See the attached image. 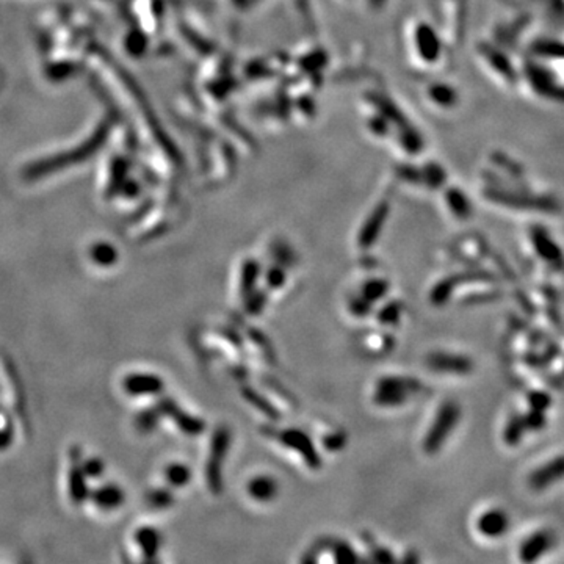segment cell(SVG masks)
<instances>
[{
  "label": "cell",
  "mask_w": 564,
  "mask_h": 564,
  "mask_svg": "<svg viewBox=\"0 0 564 564\" xmlns=\"http://www.w3.org/2000/svg\"><path fill=\"white\" fill-rule=\"evenodd\" d=\"M372 560L376 563H393L397 561V558L393 557V553L389 549H384V547L380 545H372Z\"/></svg>",
  "instance_id": "cell-39"
},
{
  "label": "cell",
  "mask_w": 564,
  "mask_h": 564,
  "mask_svg": "<svg viewBox=\"0 0 564 564\" xmlns=\"http://www.w3.org/2000/svg\"><path fill=\"white\" fill-rule=\"evenodd\" d=\"M8 444H10V433L0 430V448L6 447Z\"/></svg>",
  "instance_id": "cell-40"
},
{
  "label": "cell",
  "mask_w": 564,
  "mask_h": 564,
  "mask_svg": "<svg viewBox=\"0 0 564 564\" xmlns=\"http://www.w3.org/2000/svg\"><path fill=\"white\" fill-rule=\"evenodd\" d=\"M267 306V293L263 290H253L251 293L245 296V309L249 316H259Z\"/></svg>",
  "instance_id": "cell-29"
},
{
  "label": "cell",
  "mask_w": 564,
  "mask_h": 564,
  "mask_svg": "<svg viewBox=\"0 0 564 564\" xmlns=\"http://www.w3.org/2000/svg\"><path fill=\"white\" fill-rule=\"evenodd\" d=\"M261 276V263L256 259H246L241 265L240 270V293L241 296H248L256 290L257 281Z\"/></svg>",
  "instance_id": "cell-20"
},
{
  "label": "cell",
  "mask_w": 564,
  "mask_h": 564,
  "mask_svg": "<svg viewBox=\"0 0 564 564\" xmlns=\"http://www.w3.org/2000/svg\"><path fill=\"white\" fill-rule=\"evenodd\" d=\"M527 431H528V428H527V423H525V418H523V416H520V414L511 416L510 418H508L506 426L503 430L505 444L510 445V447L519 445Z\"/></svg>",
  "instance_id": "cell-21"
},
{
  "label": "cell",
  "mask_w": 564,
  "mask_h": 564,
  "mask_svg": "<svg viewBox=\"0 0 564 564\" xmlns=\"http://www.w3.org/2000/svg\"><path fill=\"white\" fill-rule=\"evenodd\" d=\"M416 41H417L418 54H421L425 60L434 61L438 59V55L440 52V44L430 27H418L416 34Z\"/></svg>",
  "instance_id": "cell-19"
},
{
  "label": "cell",
  "mask_w": 564,
  "mask_h": 564,
  "mask_svg": "<svg viewBox=\"0 0 564 564\" xmlns=\"http://www.w3.org/2000/svg\"><path fill=\"white\" fill-rule=\"evenodd\" d=\"M403 316V304L400 301H391L378 311L376 318L384 326H395L400 323Z\"/></svg>",
  "instance_id": "cell-26"
},
{
  "label": "cell",
  "mask_w": 564,
  "mask_h": 564,
  "mask_svg": "<svg viewBox=\"0 0 564 564\" xmlns=\"http://www.w3.org/2000/svg\"><path fill=\"white\" fill-rule=\"evenodd\" d=\"M123 389L132 397L160 395L165 391V381L156 373H131L124 378Z\"/></svg>",
  "instance_id": "cell-13"
},
{
  "label": "cell",
  "mask_w": 564,
  "mask_h": 564,
  "mask_svg": "<svg viewBox=\"0 0 564 564\" xmlns=\"http://www.w3.org/2000/svg\"><path fill=\"white\" fill-rule=\"evenodd\" d=\"M478 281L488 282V281H494V278L488 275L486 271H467V273H459V275L447 276L433 287L430 293V300L434 306L440 308V306L448 303L451 295L455 292V288L459 284H464V282H478Z\"/></svg>",
  "instance_id": "cell-7"
},
{
  "label": "cell",
  "mask_w": 564,
  "mask_h": 564,
  "mask_svg": "<svg viewBox=\"0 0 564 564\" xmlns=\"http://www.w3.org/2000/svg\"><path fill=\"white\" fill-rule=\"evenodd\" d=\"M426 367L436 373L469 375L473 372V361L465 354L434 351L426 358Z\"/></svg>",
  "instance_id": "cell-6"
},
{
  "label": "cell",
  "mask_w": 564,
  "mask_h": 564,
  "mask_svg": "<svg viewBox=\"0 0 564 564\" xmlns=\"http://www.w3.org/2000/svg\"><path fill=\"white\" fill-rule=\"evenodd\" d=\"M564 480V455L550 459L545 464L536 467V469L528 475V486L535 493H543L550 486Z\"/></svg>",
  "instance_id": "cell-10"
},
{
  "label": "cell",
  "mask_w": 564,
  "mask_h": 564,
  "mask_svg": "<svg viewBox=\"0 0 564 564\" xmlns=\"http://www.w3.org/2000/svg\"><path fill=\"white\" fill-rule=\"evenodd\" d=\"M135 541L140 545L144 558L156 560L160 545H162V536H160L158 530H156L154 527H141L136 530Z\"/></svg>",
  "instance_id": "cell-17"
},
{
  "label": "cell",
  "mask_w": 564,
  "mask_h": 564,
  "mask_svg": "<svg viewBox=\"0 0 564 564\" xmlns=\"http://www.w3.org/2000/svg\"><path fill=\"white\" fill-rule=\"evenodd\" d=\"M528 406H530V409L545 413V411L552 406L550 395L545 393V392H541V391L530 392L528 393Z\"/></svg>",
  "instance_id": "cell-35"
},
{
  "label": "cell",
  "mask_w": 564,
  "mask_h": 564,
  "mask_svg": "<svg viewBox=\"0 0 564 564\" xmlns=\"http://www.w3.org/2000/svg\"><path fill=\"white\" fill-rule=\"evenodd\" d=\"M241 397H243L253 408L261 411L263 416L271 418V421H281L282 416L279 413V409L273 405L267 397H263L259 391L249 388V386H243V388H241Z\"/></svg>",
  "instance_id": "cell-18"
},
{
  "label": "cell",
  "mask_w": 564,
  "mask_h": 564,
  "mask_svg": "<svg viewBox=\"0 0 564 564\" xmlns=\"http://www.w3.org/2000/svg\"><path fill=\"white\" fill-rule=\"evenodd\" d=\"M69 493L72 500L76 503H82L88 497L86 489V475L82 469H72L69 473Z\"/></svg>",
  "instance_id": "cell-25"
},
{
  "label": "cell",
  "mask_w": 564,
  "mask_h": 564,
  "mask_svg": "<svg viewBox=\"0 0 564 564\" xmlns=\"http://www.w3.org/2000/svg\"><path fill=\"white\" fill-rule=\"evenodd\" d=\"M333 555H334V561H337V563L350 564V563L361 561L356 550H354L353 547L348 543H345V541H338V543L334 544Z\"/></svg>",
  "instance_id": "cell-30"
},
{
  "label": "cell",
  "mask_w": 564,
  "mask_h": 564,
  "mask_svg": "<svg viewBox=\"0 0 564 564\" xmlns=\"http://www.w3.org/2000/svg\"><path fill=\"white\" fill-rule=\"evenodd\" d=\"M273 436H275L284 447L296 451V453L304 459V463L309 469L312 470L321 469V463L323 461H321L318 450L316 444L312 442V439L309 438L308 433H304L303 430L298 428H286L276 431Z\"/></svg>",
  "instance_id": "cell-4"
},
{
  "label": "cell",
  "mask_w": 564,
  "mask_h": 564,
  "mask_svg": "<svg viewBox=\"0 0 564 564\" xmlns=\"http://www.w3.org/2000/svg\"><path fill=\"white\" fill-rule=\"evenodd\" d=\"M158 411L162 413V416L171 418L176 423L177 428H179L183 434L187 436H199L206 431V422L203 418L191 416L187 411H183L173 398H163L158 403Z\"/></svg>",
  "instance_id": "cell-5"
},
{
  "label": "cell",
  "mask_w": 564,
  "mask_h": 564,
  "mask_svg": "<svg viewBox=\"0 0 564 564\" xmlns=\"http://www.w3.org/2000/svg\"><path fill=\"white\" fill-rule=\"evenodd\" d=\"M246 493L256 502L268 503L278 497L279 483L271 475H256L254 478L248 481Z\"/></svg>",
  "instance_id": "cell-15"
},
{
  "label": "cell",
  "mask_w": 564,
  "mask_h": 564,
  "mask_svg": "<svg viewBox=\"0 0 564 564\" xmlns=\"http://www.w3.org/2000/svg\"><path fill=\"white\" fill-rule=\"evenodd\" d=\"M389 288H391V284L386 279H380V278L368 279L364 282V284H362L361 295L364 296L367 301L375 304L378 301H381L383 298L389 293Z\"/></svg>",
  "instance_id": "cell-23"
},
{
  "label": "cell",
  "mask_w": 564,
  "mask_h": 564,
  "mask_svg": "<svg viewBox=\"0 0 564 564\" xmlns=\"http://www.w3.org/2000/svg\"><path fill=\"white\" fill-rule=\"evenodd\" d=\"M461 406L453 400H447L438 408L428 433L423 438V451L426 455H436L445 445L450 434L456 430L461 421Z\"/></svg>",
  "instance_id": "cell-1"
},
{
  "label": "cell",
  "mask_w": 564,
  "mask_h": 564,
  "mask_svg": "<svg viewBox=\"0 0 564 564\" xmlns=\"http://www.w3.org/2000/svg\"><path fill=\"white\" fill-rule=\"evenodd\" d=\"M511 528L510 515L502 508H490L477 519V530L481 536L497 539L505 536Z\"/></svg>",
  "instance_id": "cell-12"
},
{
  "label": "cell",
  "mask_w": 564,
  "mask_h": 564,
  "mask_svg": "<svg viewBox=\"0 0 564 564\" xmlns=\"http://www.w3.org/2000/svg\"><path fill=\"white\" fill-rule=\"evenodd\" d=\"M232 444L231 430L226 426H220L212 434L211 447H208V458L206 464V483L208 490L213 495L223 493V463L228 458L229 448Z\"/></svg>",
  "instance_id": "cell-3"
},
{
  "label": "cell",
  "mask_w": 564,
  "mask_h": 564,
  "mask_svg": "<svg viewBox=\"0 0 564 564\" xmlns=\"http://www.w3.org/2000/svg\"><path fill=\"white\" fill-rule=\"evenodd\" d=\"M323 447L328 451H338L342 450L346 445V434L342 431H334V433H329L323 438Z\"/></svg>",
  "instance_id": "cell-36"
},
{
  "label": "cell",
  "mask_w": 564,
  "mask_h": 564,
  "mask_svg": "<svg viewBox=\"0 0 564 564\" xmlns=\"http://www.w3.org/2000/svg\"><path fill=\"white\" fill-rule=\"evenodd\" d=\"M91 257L96 263L101 265V267H110V265H115L118 259V253L113 246L107 243H99L93 248Z\"/></svg>",
  "instance_id": "cell-27"
},
{
  "label": "cell",
  "mask_w": 564,
  "mask_h": 564,
  "mask_svg": "<svg viewBox=\"0 0 564 564\" xmlns=\"http://www.w3.org/2000/svg\"><path fill=\"white\" fill-rule=\"evenodd\" d=\"M388 215H389L388 204L378 206L375 211L370 213V216L364 223V226H362V229L358 236V243L361 248L367 249V248L375 245L378 237L381 236L384 223H386V220H388Z\"/></svg>",
  "instance_id": "cell-14"
},
{
  "label": "cell",
  "mask_w": 564,
  "mask_h": 564,
  "mask_svg": "<svg viewBox=\"0 0 564 564\" xmlns=\"http://www.w3.org/2000/svg\"><path fill=\"white\" fill-rule=\"evenodd\" d=\"M91 498L94 505L101 508L104 511H111V510H116L121 505L124 503V490L121 489L118 485H113V483H109V485H104L101 488H98L91 494Z\"/></svg>",
  "instance_id": "cell-16"
},
{
  "label": "cell",
  "mask_w": 564,
  "mask_h": 564,
  "mask_svg": "<svg viewBox=\"0 0 564 564\" xmlns=\"http://www.w3.org/2000/svg\"><path fill=\"white\" fill-rule=\"evenodd\" d=\"M431 99L439 104V106H444L448 107L451 104L455 102V93L453 90H450V86L445 85H434L431 86V91H430Z\"/></svg>",
  "instance_id": "cell-33"
},
{
  "label": "cell",
  "mask_w": 564,
  "mask_h": 564,
  "mask_svg": "<svg viewBox=\"0 0 564 564\" xmlns=\"http://www.w3.org/2000/svg\"><path fill=\"white\" fill-rule=\"evenodd\" d=\"M265 282H267V287L271 290L282 288L287 282L286 270L279 267V265H275V267L268 268L267 273H265Z\"/></svg>",
  "instance_id": "cell-32"
},
{
  "label": "cell",
  "mask_w": 564,
  "mask_h": 564,
  "mask_svg": "<svg viewBox=\"0 0 564 564\" xmlns=\"http://www.w3.org/2000/svg\"><path fill=\"white\" fill-rule=\"evenodd\" d=\"M148 502L157 510H165L174 503V497L168 489H154L148 495Z\"/></svg>",
  "instance_id": "cell-31"
},
{
  "label": "cell",
  "mask_w": 564,
  "mask_h": 564,
  "mask_svg": "<svg viewBox=\"0 0 564 564\" xmlns=\"http://www.w3.org/2000/svg\"><path fill=\"white\" fill-rule=\"evenodd\" d=\"M165 480L171 488H183L191 481V469L183 463H171L165 469Z\"/></svg>",
  "instance_id": "cell-22"
},
{
  "label": "cell",
  "mask_w": 564,
  "mask_h": 564,
  "mask_svg": "<svg viewBox=\"0 0 564 564\" xmlns=\"http://www.w3.org/2000/svg\"><path fill=\"white\" fill-rule=\"evenodd\" d=\"M447 204L450 207V211L453 212L455 216H458L459 220H467L470 218L472 215V207L469 199H467L461 191L458 190H450L447 193Z\"/></svg>",
  "instance_id": "cell-24"
},
{
  "label": "cell",
  "mask_w": 564,
  "mask_h": 564,
  "mask_svg": "<svg viewBox=\"0 0 564 564\" xmlns=\"http://www.w3.org/2000/svg\"><path fill=\"white\" fill-rule=\"evenodd\" d=\"M488 198L494 199L495 203L503 204L506 207L514 208H527V211H543V212H555L558 206L555 204L553 199L547 198H535L527 195H518V193H506V191H490Z\"/></svg>",
  "instance_id": "cell-11"
},
{
  "label": "cell",
  "mask_w": 564,
  "mask_h": 564,
  "mask_svg": "<svg viewBox=\"0 0 564 564\" xmlns=\"http://www.w3.org/2000/svg\"><path fill=\"white\" fill-rule=\"evenodd\" d=\"M82 470L86 475V478H99L104 473V463L96 458L86 459L82 465Z\"/></svg>",
  "instance_id": "cell-38"
},
{
  "label": "cell",
  "mask_w": 564,
  "mask_h": 564,
  "mask_svg": "<svg viewBox=\"0 0 564 564\" xmlns=\"http://www.w3.org/2000/svg\"><path fill=\"white\" fill-rule=\"evenodd\" d=\"M160 417H162V413H160L158 408L154 411H151V409L141 411V413L136 416V421H135L136 428H139L141 433L154 431L156 426L158 425Z\"/></svg>",
  "instance_id": "cell-28"
},
{
  "label": "cell",
  "mask_w": 564,
  "mask_h": 564,
  "mask_svg": "<svg viewBox=\"0 0 564 564\" xmlns=\"http://www.w3.org/2000/svg\"><path fill=\"white\" fill-rule=\"evenodd\" d=\"M530 238L536 254L549 267L558 271H564V254L557 241L549 236V232L541 228V226H535V228L530 229Z\"/></svg>",
  "instance_id": "cell-8"
},
{
  "label": "cell",
  "mask_w": 564,
  "mask_h": 564,
  "mask_svg": "<svg viewBox=\"0 0 564 564\" xmlns=\"http://www.w3.org/2000/svg\"><path fill=\"white\" fill-rule=\"evenodd\" d=\"M403 561H405V563H417V561H418V558L416 557V555H414V553H411V555H409V557H406V558H403Z\"/></svg>",
  "instance_id": "cell-41"
},
{
  "label": "cell",
  "mask_w": 564,
  "mask_h": 564,
  "mask_svg": "<svg viewBox=\"0 0 564 564\" xmlns=\"http://www.w3.org/2000/svg\"><path fill=\"white\" fill-rule=\"evenodd\" d=\"M557 544V536L552 530H538L525 538L519 545V558L523 563H535L552 550Z\"/></svg>",
  "instance_id": "cell-9"
},
{
  "label": "cell",
  "mask_w": 564,
  "mask_h": 564,
  "mask_svg": "<svg viewBox=\"0 0 564 564\" xmlns=\"http://www.w3.org/2000/svg\"><path fill=\"white\" fill-rule=\"evenodd\" d=\"M423 389L421 381L408 376H383L373 391V403L381 408H398L406 405L413 395Z\"/></svg>",
  "instance_id": "cell-2"
},
{
  "label": "cell",
  "mask_w": 564,
  "mask_h": 564,
  "mask_svg": "<svg viewBox=\"0 0 564 564\" xmlns=\"http://www.w3.org/2000/svg\"><path fill=\"white\" fill-rule=\"evenodd\" d=\"M372 303L367 301L364 296L358 295V296H353L350 303H348V309L351 312V316L358 317V318H366L370 316V312H372Z\"/></svg>",
  "instance_id": "cell-34"
},
{
  "label": "cell",
  "mask_w": 564,
  "mask_h": 564,
  "mask_svg": "<svg viewBox=\"0 0 564 564\" xmlns=\"http://www.w3.org/2000/svg\"><path fill=\"white\" fill-rule=\"evenodd\" d=\"M525 418V423H527V428L528 431H539L543 430L545 423H547V418L545 414L541 413V411H535V409H530L527 416H523Z\"/></svg>",
  "instance_id": "cell-37"
}]
</instances>
